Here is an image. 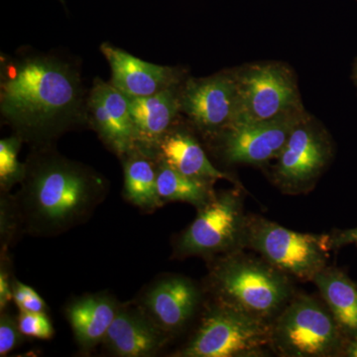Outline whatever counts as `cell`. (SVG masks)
<instances>
[{"instance_id": "cell-1", "label": "cell", "mask_w": 357, "mask_h": 357, "mask_svg": "<svg viewBox=\"0 0 357 357\" xmlns=\"http://www.w3.org/2000/svg\"><path fill=\"white\" fill-rule=\"evenodd\" d=\"M26 165L20 191L13 197L20 234L60 236L86 222L107 198L109 184L89 167L46 149Z\"/></svg>"}, {"instance_id": "cell-2", "label": "cell", "mask_w": 357, "mask_h": 357, "mask_svg": "<svg viewBox=\"0 0 357 357\" xmlns=\"http://www.w3.org/2000/svg\"><path fill=\"white\" fill-rule=\"evenodd\" d=\"M81 102L76 73L54 59H25L2 74L1 114L22 140L46 144L77 121Z\"/></svg>"}, {"instance_id": "cell-3", "label": "cell", "mask_w": 357, "mask_h": 357, "mask_svg": "<svg viewBox=\"0 0 357 357\" xmlns=\"http://www.w3.org/2000/svg\"><path fill=\"white\" fill-rule=\"evenodd\" d=\"M211 261L204 286L210 300L272 323L294 297L291 277L243 249Z\"/></svg>"}, {"instance_id": "cell-4", "label": "cell", "mask_w": 357, "mask_h": 357, "mask_svg": "<svg viewBox=\"0 0 357 357\" xmlns=\"http://www.w3.org/2000/svg\"><path fill=\"white\" fill-rule=\"evenodd\" d=\"M201 314L196 331L173 356H261L272 347L270 321L213 300Z\"/></svg>"}, {"instance_id": "cell-5", "label": "cell", "mask_w": 357, "mask_h": 357, "mask_svg": "<svg viewBox=\"0 0 357 357\" xmlns=\"http://www.w3.org/2000/svg\"><path fill=\"white\" fill-rule=\"evenodd\" d=\"M243 246L289 277L312 282L333 249L331 236L294 231L261 217H248Z\"/></svg>"}, {"instance_id": "cell-6", "label": "cell", "mask_w": 357, "mask_h": 357, "mask_svg": "<svg viewBox=\"0 0 357 357\" xmlns=\"http://www.w3.org/2000/svg\"><path fill=\"white\" fill-rule=\"evenodd\" d=\"M234 69L238 98L234 124L270 121L305 109L297 75L286 63L263 61Z\"/></svg>"}, {"instance_id": "cell-7", "label": "cell", "mask_w": 357, "mask_h": 357, "mask_svg": "<svg viewBox=\"0 0 357 357\" xmlns=\"http://www.w3.org/2000/svg\"><path fill=\"white\" fill-rule=\"evenodd\" d=\"M176 239L173 258L198 256L211 260L244 248L248 217L236 190L215 192Z\"/></svg>"}, {"instance_id": "cell-8", "label": "cell", "mask_w": 357, "mask_h": 357, "mask_svg": "<svg viewBox=\"0 0 357 357\" xmlns=\"http://www.w3.org/2000/svg\"><path fill=\"white\" fill-rule=\"evenodd\" d=\"M271 326L272 349L282 356H331L340 344L332 314L311 296H294Z\"/></svg>"}, {"instance_id": "cell-9", "label": "cell", "mask_w": 357, "mask_h": 357, "mask_svg": "<svg viewBox=\"0 0 357 357\" xmlns=\"http://www.w3.org/2000/svg\"><path fill=\"white\" fill-rule=\"evenodd\" d=\"M333 155L330 133L321 121L307 112L275 159L270 176L274 185L285 194H306L330 165Z\"/></svg>"}, {"instance_id": "cell-10", "label": "cell", "mask_w": 357, "mask_h": 357, "mask_svg": "<svg viewBox=\"0 0 357 357\" xmlns=\"http://www.w3.org/2000/svg\"><path fill=\"white\" fill-rule=\"evenodd\" d=\"M307 112L304 109L270 121L234 124L211 141L227 165L263 167L279 156Z\"/></svg>"}, {"instance_id": "cell-11", "label": "cell", "mask_w": 357, "mask_h": 357, "mask_svg": "<svg viewBox=\"0 0 357 357\" xmlns=\"http://www.w3.org/2000/svg\"><path fill=\"white\" fill-rule=\"evenodd\" d=\"M236 69L206 77H190L181 86V112L208 140L230 128L237 114Z\"/></svg>"}, {"instance_id": "cell-12", "label": "cell", "mask_w": 357, "mask_h": 357, "mask_svg": "<svg viewBox=\"0 0 357 357\" xmlns=\"http://www.w3.org/2000/svg\"><path fill=\"white\" fill-rule=\"evenodd\" d=\"M204 297V289L189 277L165 274L148 284L133 302L172 340L199 314Z\"/></svg>"}, {"instance_id": "cell-13", "label": "cell", "mask_w": 357, "mask_h": 357, "mask_svg": "<svg viewBox=\"0 0 357 357\" xmlns=\"http://www.w3.org/2000/svg\"><path fill=\"white\" fill-rule=\"evenodd\" d=\"M91 123L103 142L119 156L138 147L129 96L96 79L89 98Z\"/></svg>"}, {"instance_id": "cell-14", "label": "cell", "mask_w": 357, "mask_h": 357, "mask_svg": "<svg viewBox=\"0 0 357 357\" xmlns=\"http://www.w3.org/2000/svg\"><path fill=\"white\" fill-rule=\"evenodd\" d=\"M165 333L134 302L121 305L102 344L105 351L119 357L158 356L170 344Z\"/></svg>"}, {"instance_id": "cell-15", "label": "cell", "mask_w": 357, "mask_h": 357, "mask_svg": "<svg viewBox=\"0 0 357 357\" xmlns=\"http://www.w3.org/2000/svg\"><path fill=\"white\" fill-rule=\"evenodd\" d=\"M100 50L112 69L110 84L131 98L155 95L180 84L182 74L177 69L145 62L107 43Z\"/></svg>"}, {"instance_id": "cell-16", "label": "cell", "mask_w": 357, "mask_h": 357, "mask_svg": "<svg viewBox=\"0 0 357 357\" xmlns=\"http://www.w3.org/2000/svg\"><path fill=\"white\" fill-rule=\"evenodd\" d=\"M121 305L107 292L86 294L68 303L66 317L81 352L89 354L102 344Z\"/></svg>"}, {"instance_id": "cell-17", "label": "cell", "mask_w": 357, "mask_h": 357, "mask_svg": "<svg viewBox=\"0 0 357 357\" xmlns=\"http://www.w3.org/2000/svg\"><path fill=\"white\" fill-rule=\"evenodd\" d=\"M151 151L157 158L189 177L211 182L227 180L237 185L236 178L213 166L199 141L187 129L171 128Z\"/></svg>"}, {"instance_id": "cell-18", "label": "cell", "mask_w": 357, "mask_h": 357, "mask_svg": "<svg viewBox=\"0 0 357 357\" xmlns=\"http://www.w3.org/2000/svg\"><path fill=\"white\" fill-rule=\"evenodd\" d=\"M171 86L155 95L131 98L132 115L138 147L152 150L171 128L181 112V86Z\"/></svg>"}, {"instance_id": "cell-19", "label": "cell", "mask_w": 357, "mask_h": 357, "mask_svg": "<svg viewBox=\"0 0 357 357\" xmlns=\"http://www.w3.org/2000/svg\"><path fill=\"white\" fill-rule=\"evenodd\" d=\"M151 150L137 147L124 155L123 197L146 213L162 208L157 189V161Z\"/></svg>"}, {"instance_id": "cell-20", "label": "cell", "mask_w": 357, "mask_h": 357, "mask_svg": "<svg viewBox=\"0 0 357 357\" xmlns=\"http://www.w3.org/2000/svg\"><path fill=\"white\" fill-rule=\"evenodd\" d=\"M340 330L357 335V288L342 272L326 267L314 280Z\"/></svg>"}, {"instance_id": "cell-21", "label": "cell", "mask_w": 357, "mask_h": 357, "mask_svg": "<svg viewBox=\"0 0 357 357\" xmlns=\"http://www.w3.org/2000/svg\"><path fill=\"white\" fill-rule=\"evenodd\" d=\"M156 161L157 189L162 203L180 202L192 204L199 210L217 192L213 187L215 182L184 175L157 157Z\"/></svg>"}, {"instance_id": "cell-22", "label": "cell", "mask_w": 357, "mask_h": 357, "mask_svg": "<svg viewBox=\"0 0 357 357\" xmlns=\"http://www.w3.org/2000/svg\"><path fill=\"white\" fill-rule=\"evenodd\" d=\"M21 138L15 135L0 141V188L8 192L16 184H21L26 172L25 164L18 161Z\"/></svg>"}, {"instance_id": "cell-23", "label": "cell", "mask_w": 357, "mask_h": 357, "mask_svg": "<svg viewBox=\"0 0 357 357\" xmlns=\"http://www.w3.org/2000/svg\"><path fill=\"white\" fill-rule=\"evenodd\" d=\"M18 325L21 333L26 337L37 340H51L54 337L53 324L47 316V312L20 311L17 316Z\"/></svg>"}, {"instance_id": "cell-24", "label": "cell", "mask_w": 357, "mask_h": 357, "mask_svg": "<svg viewBox=\"0 0 357 357\" xmlns=\"http://www.w3.org/2000/svg\"><path fill=\"white\" fill-rule=\"evenodd\" d=\"M21 333L17 317L4 310L0 314V356H6L25 342Z\"/></svg>"}, {"instance_id": "cell-25", "label": "cell", "mask_w": 357, "mask_h": 357, "mask_svg": "<svg viewBox=\"0 0 357 357\" xmlns=\"http://www.w3.org/2000/svg\"><path fill=\"white\" fill-rule=\"evenodd\" d=\"M10 261L7 257V251H1L0 263V312L7 309L13 301V282L11 271L9 269Z\"/></svg>"}, {"instance_id": "cell-26", "label": "cell", "mask_w": 357, "mask_h": 357, "mask_svg": "<svg viewBox=\"0 0 357 357\" xmlns=\"http://www.w3.org/2000/svg\"><path fill=\"white\" fill-rule=\"evenodd\" d=\"M17 307L22 312H47L48 310L46 302L36 291L30 294L22 303L18 305Z\"/></svg>"}, {"instance_id": "cell-27", "label": "cell", "mask_w": 357, "mask_h": 357, "mask_svg": "<svg viewBox=\"0 0 357 357\" xmlns=\"http://www.w3.org/2000/svg\"><path fill=\"white\" fill-rule=\"evenodd\" d=\"M333 248H340L347 243H357V229L345 230L337 234L331 236Z\"/></svg>"}, {"instance_id": "cell-28", "label": "cell", "mask_w": 357, "mask_h": 357, "mask_svg": "<svg viewBox=\"0 0 357 357\" xmlns=\"http://www.w3.org/2000/svg\"><path fill=\"white\" fill-rule=\"evenodd\" d=\"M349 356L352 357H357V340L351 345L349 349Z\"/></svg>"}, {"instance_id": "cell-29", "label": "cell", "mask_w": 357, "mask_h": 357, "mask_svg": "<svg viewBox=\"0 0 357 357\" xmlns=\"http://www.w3.org/2000/svg\"><path fill=\"white\" fill-rule=\"evenodd\" d=\"M352 79H354V84L357 88V58L354 65V70H352Z\"/></svg>"}]
</instances>
